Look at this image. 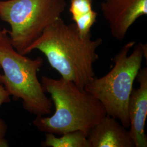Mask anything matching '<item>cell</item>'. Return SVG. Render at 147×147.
Segmentation results:
<instances>
[{
    "label": "cell",
    "instance_id": "6da1fadb",
    "mask_svg": "<svg viewBox=\"0 0 147 147\" xmlns=\"http://www.w3.org/2000/svg\"><path fill=\"white\" fill-rule=\"evenodd\" d=\"M102 44L101 38L93 40L91 35L82 36L75 24H67L61 17L44 31L27 54L39 50L62 79L84 89L95 77L94 64L99 59L96 51Z\"/></svg>",
    "mask_w": 147,
    "mask_h": 147
},
{
    "label": "cell",
    "instance_id": "7a4b0ae2",
    "mask_svg": "<svg viewBox=\"0 0 147 147\" xmlns=\"http://www.w3.org/2000/svg\"><path fill=\"white\" fill-rule=\"evenodd\" d=\"M41 84L45 92L51 95L55 111L53 116H37L33 121L40 131L60 136L80 130L87 137L90 130L107 115L99 100L70 81L42 76Z\"/></svg>",
    "mask_w": 147,
    "mask_h": 147
},
{
    "label": "cell",
    "instance_id": "3957f363",
    "mask_svg": "<svg viewBox=\"0 0 147 147\" xmlns=\"http://www.w3.org/2000/svg\"><path fill=\"white\" fill-rule=\"evenodd\" d=\"M135 44V41L125 44L115 56L110 71L100 78L94 77L84 88L100 101L107 116L126 129L130 126L127 105L134 83L143 58L147 59V44Z\"/></svg>",
    "mask_w": 147,
    "mask_h": 147
},
{
    "label": "cell",
    "instance_id": "277c9868",
    "mask_svg": "<svg viewBox=\"0 0 147 147\" xmlns=\"http://www.w3.org/2000/svg\"><path fill=\"white\" fill-rule=\"evenodd\" d=\"M5 28L0 37V84L16 99H21L25 110L36 116L51 112L53 102L45 94L37 74L44 63L42 58L27 57L12 46Z\"/></svg>",
    "mask_w": 147,
    "mask_h": 147
},
{
    "label": "cell",
    "instance_id": "5b68a950",
    "mask_svg": "<svg viewBox=\"0 0 147 147\" xmlns=\"http://www.w3.org/2000/svg\"><path fill=\"white\" fill-rule=\"evenodd\" d=\"M65 0H0V19L8 23L11 44L27 55L32 44L65 10Z\"/></svg>",
    "mask_w": 147,
    "mask_h": 147
},
{
    "label": "cell",
    "instance_id": "8992f818",
    "mask_svg": "<svg viewBox=\"0 0 147 147\" xmlns=\"http://www.w3.org/2000/svg\"><path fill=\"white\" fill-rule=\"evenodd\" d=\"M100 7L112 37L119 41L138 18L147 14V0H105Z\"/></svg>",
    "mask_w": 147,
    "mask_h": 147
},
{
    "label": "cell",
    "instance_id": "52a82bcc",
    "mask_svg": "<svg viewBox=\"0 0 147 147\" xmlns=\"http://www.w3.org/2000/svg\"><path fill=\"white\" fill-rule=\"evenodd\" d=\"M136 80L139 87L132 89L127 105L129 132L135 147H147L144 130L147 116V67L141 68Z\"/></svg>",
    "mask_w": 147,
    "mask_h": 147
},
{
    "label": "cell",
    "instance_id": "ba28073f",
    "mask_svg": "<svg viewBox=\"0 0 147 147\" xmlns=\"http://www.w3.org/2000/svg\"><path fill=\"white\" fill-rule=\"evenodd\" d=\"M87 140L89 147H135L129 130L107 115L90 130Z\"/></svg>",
    "mask_w": 147,
    "mask_h": 147
},
{
    "label": "cell",
    "instance_id": "9c48e42d",
    "mask_svg": "<svg viewBox=\"0 0 147 147\" xmlns=\"http://www.w3.org/2000/svg\"><path fill=\"white\" fill-rule=\"evenodd\" d=\"M93 0H70L69 11L80 34L91 35L92 27L96 22L98 13L93 9Z\"/></svg>",
    "mask_w": 147,
    "mask_h": 147
},
{
    "label": "cell",
    "instance_id": "30bf717a",
    "mask_svg": "<svg viewBox=\"0 0 147 147\" xmlns=\"http://www.w3.org/2000/svg\"><path fill=\"white\" fill-rule=\"evenodd\" d=\"M56 137L51 133H45V139L42 143L44 147H89L87 135L76 130L68 132Z\"/></svg>",
    "mask_w": 147,
    "mask_h": 147
},
{
    "label": "cell",
    "instance_id": "8fae6325",
    "mask_svg": "<svg viewBox=\"0 0 147 147\" xmlns=\"http://www.w3.org/2000/svg\"><path fill=\"white\" fill-rule=\"evenodd\" d=\"M11 101V95L2 84H0V107L5 103ZM7 130L5 123L0 119V138H4Z\"/></svg>",
    "mask_w": 147,
    "mask_h": 147
},
{
    "label": "cell",
    "instance_id": "7c38bea8",
    "mask_svg": "<svg viewBox=\"0 0 147 147\" xmlns=\"http://www.w3.org/2000/svg\"><path fill=\"white\" fill-rule=\"evenodd\" d=\"M9 147V144L4 138H0V147Z\"/></svg>",
    "mask_w": 147,
    "mask_h": 147
},
{
    "label": "cell",
    "instance_id": "4fadbf2b",
    "mask_svg": "<svg viewBox=\"0 0 147 147\" xmlns=\"http://www.w3.org/2000/svg\"><path fill=\"white\" fill-rule=\"evenodd\" d=\"M4 29L5 28H3V29H2L1 27H0V37L2 36V35L3 34V32H4Z\"/></svg>",
    "mask_w": 147,
    "mask_h": 147
}]
</instances>
